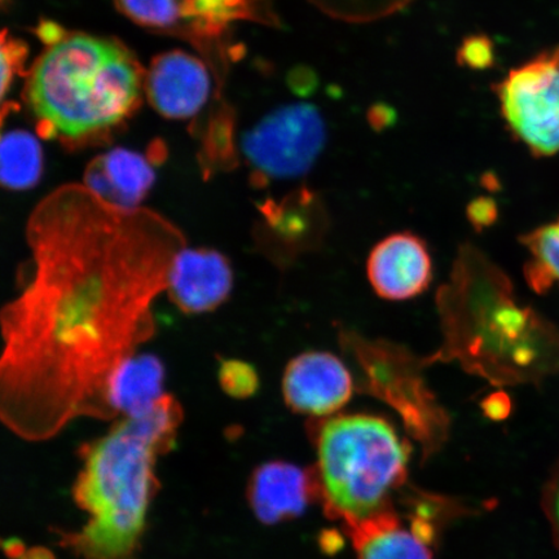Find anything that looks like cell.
Masks as SVG:
<instances>
[{
  "label": "cell",
  "instance_id": "3957f363",
  "mask_svg": "<svg viewBox=\"0 0 559 559\" xmlns=\"http://www.w3.org/2000/svg\"><path fill=\"white\" fill-rule=\"evenodd\" d=\"M143 83L134 56L117 41L59 33L35 61L26 97L45 136L79 142L128 118Z\"/></svg>",
  "mask_w": 559,
  "mask_h": 559
},
{
  "label": "cell",
  "instance_id": "7a4b0ae2",
  "mask_svg": "<svg viewBox=\"0 0 559 559\" xmlns=\"http://www.w3.org/2000/svg\"><path fill=\"white\" fill-rule=\"evenodd\" d=\"M181 418L178 402L165 395L82 450L74 499L88 520L64 535L66 547L83 559H135L158 487L157 460L171 449Z\"/></svg>",
  "mask_w": 559,
  "mask_h": 559
},
{
  "label": "cell",
  "instance_id": "ffe728a7",
  "mask_svg": "<svg viewBox=\"0 0 559 559\" xmlns=\"http://www.w3.org/2000/svg\"><path fill=\"white\" fill-rule=\"evenodd\" d=\"M242 0H190L187 4L188 15L206 21L209 25H218L234 17L237 5Z\"/></svg>",
  "mask_w": 559,
  "mask_h": 559
},
{
  "label": "cell",
  "instance_id": "30bf717a",
  "mask_svg": "<svg viewBox=\"0 0 559 559\" xmlns=\"http://www.w3.org/2000/svg\"><path fill=\"white\" fill-rule=\"evenodd\" d=\"M233 284V269L219 251L185 248L175 257L167 290L180 311L201 313L225 302Z\"/></svg>",
  "mask_w": 559,
  "mask_h": 559
},
{
  "label": "cell",
  "instance_id": "e0dca14e",
  "mask_svg": "<svg viewBox=\"0 0 559 559\" xmlns=\"http://www.w3.org/2000/svg\"><path fill=\"white\" fill-rule=\"evenodd\" d=\"M118 4L130 19L152 27H169L185 11L179 0H118Z\"/></svg>",
  "mask_w": 559,
  "mask_h": 559
},
{
  "label": "cell",
  "instance_id": "d6986e66",
  "mask_svg": "<svg viewBox=\"0 0 559 559\" xmlns=\"http://www.w3.org/2000/svg\"><path fill=\"white\" fill-rule=\"evenodd\" d=\"M457 62L461 67L473 70L491 68L495 64L492 40L484 34H475L465 38L457 51Z\"/></svg>",
  "mask_w": 559,
  "mask_h": 559
},
{
  "label": "cell",
  "instance_id": "8992f818",
  "mask_svg": "<svg viewBox=\"0 0 559 559\" xmlns=\"http://www.w3.org/2000/svg\"><path fill=\"white\" fill-rule=\"evenodd\" d=\"M326 140L320 111L310 104H292L262 118L242 138V152L260 177H300L317 163Z\"/></svg>",
  "mask_w": 559,
  "mask_h": 559
},
{
  "label": "cell",
  "instance_id": "7402d4cb",
  "mask_svg": "<svg viewBox=\"0 0 559 559\" xmlns=\"http://www.w3.org/2000/svg\"><path fill=\"white\" fill-rule=\"evenodd\" d=\"M469 215L475 226H486L495 221L496 206L489 200L474 201L469 207Z\"/></svg>",
  "mask_w": 559,
  "mask_h": 559
},
{
  "label": "cell",
  "instance_id": "8fae6325",
  "mask_svg": "<svg viewBox=\"0 0 559 559\" xmlns=\"http://www.w3.org/2000/svg\"><path fill=\"white\" fill-rule=\"evenodd\" d=\"M314 498H320L314 472L284 461L258 467L250 479L251 509L265 524L297 519Z\"/></svg>",
  "mask_w": 559,
  "mask_h": 559
},
{
  "label": "cell",
  "instance_id": "ac0fdd59",
  "mask_svg": "<svg viewBox=\"0 0 559 559\" xmlns=\"http://www.w3.org/2000/svg\"><path fill=\"white\" fill-rule=\"evenodd\" d=\"M218 379L226 393L235 397H248L260 388V377L253 366L239 359L222 360Z\"/></svg>",
  "mask_w": 559,
  "mask_h": 559
},
{
  "label": "cell",
  "instance_id": "9c48e42d",
  "mask_svg": "<svg viewBox=\"0 0 559 559\" xmlns=\"http://www.w3.org/2000/svg\"><path fill=\"white\" fill-rule=\"evenodd\" d=\"M144 88L158 114L186 120L204 108L212 81L204 62L190 53L173 51L152 62Z\"/></svg>",
  "mask_w": 559,
  "mask_h": 559
},
{
  "label": "cell",
  "instance_id": "277c9868",
  "mask_svg": "<svg viewBox=\"0 0 559 559\" xmlns=\"http://www.w3.org/2000/svg\"><path fill=\"white\" fill-rule=\"evenodd\" d=\"M314 477L325 512L345 524L389 508L407 478L409 445L393 425L368 415L325 419L317 435Z\"/></svg>",
  "mask_w": 559,
  "mask_h": 559
},
{
  "label": "cell",
  "instance_id": "d4e9b609",
  "mask_svg": "<svg viewBox=\"0 0 559 559\" xmlns=\"http://www.w3.org/2000/svg\"><path fill=\"white\" fill-rule=\"evenodd\" d=\"M555 515H556V520H557L558 528H559V486H558L556 498H555Z\"/></svg>",
  "mask_w": 559,
  "mask_h": 559
},
{
  "label": "cell",
  "instance_id": "9a60e30c",
  "mask_svg": "<svg viewBox=\"0 0 559 559\" xmlns=\"http://www.w3.org/2000/svg\"><path fill=\"white\" fill-rule=\"evenodd\" d=\"M2 183L10 190H27L38 183L44 170L41 146L31 132L12 130L5 132L0 145Z\"/></svg>",
  "mask_w": 559,
  "mask_h": 559
},
{
  "label": "cell",
  "instance_id": "4fadbf2b",
  "mask_svg": "<svg viewBox=\"0 0 559 559\" xmlns=\"http://www.w3.org/2000/svg\"><path fill=\"white\" fill-rule=\"evenodd\" d=\"M345 526L358 559H435L430 543L405 528L390 508Z\"/></svg>",
  "mask_w": 559,
  "mask_h": 559
},
{
  "label": "cell",
  "instance_id": "52a82bcc",
  "mask_svg": "<svg viewBox=\"0 0 559 559\" xmlns=\"http://www.w3.org/2000/svg\"><path fill=\"white\" fill-rule=\"evenodd\" d=\"M353 391L349 370L330 353L300 354L285 369L284 400L297 414L333 415L352 400Z\"/></svg>",
  "mask_w": 559,
  "mask_h": 559
},
{
  "label": "cell",
  "instance_id": "44dd1931",
  "mask_svg": "<svg viewBox=\"0 0 559 559\" xmlns=\"http://www.w3.org/2000/svg\"><path fill=\"white\" fill-rule=\"evenodd\" d=\"M25 52L16 41L2 40V96L7 95L13 75L17 72L16 66L21 61V56Z\"/></svg>",
  "mask_w": 559,
  "mask_h": 559
},
{
  "label": "cell",
  "instance_id": "5bb4252c",
  "mask_svg": "<svg viewBox=\"0 0 559 559\" xmlns=\"http://www.w3.org/2000/svg\"><path fill=\"white\" fill-rule=\"evenodd\" d=\"M165 368L155 355L131 356L109 383V404L116 417L146 414L163 400Z\"/></svg>",
  "mask_w": 559,
  "mask_h": 559
},
{
  "label": "cell",
  "instance_id": "5b68a950",
  "mask_svg": "<svg viewBox=\"0 0 559 559\" xmlns=\"http://www.w3.org/2000/svg\"><path fill=\"white\" fill-rule=\"evenodd\" d=\"M496 95L510 132L533 155L559 152V47L510 70Z\"/></svg>",
  "mask_w": 559,
  "mask_h": 559
},
{
  "label": "cell",
  "instance_id": "603a6c76",
  "mask_svg": "<svg viewBox=\"0 0 559 559\" xmlns=\"http://www.w3.org/2000/svg\"><path fill=\"white\" fill-rule=\"evenodd\" d=\"M509 401L504 395H495L489 397L485 404L486 414L495 419H501L509 414Z\"/></svg>",
  "mask_w": 559,
  "mask_h": 559
},
{
  "label": "cell",
  "instance_id": "cb8c5ba5",
  "mask_svg": "<svg viewBox=\"0 0 559 559\" xmlns=\"http://www.w3.org/2000/svg\"><path fill=\"white\" fill-rule=\"evenodd\" d=\"M21 559H52L51 555L46 554V551L34 550L31 554H26Z\"/></svg>",
  "mask_w": 559,
  "mask_h": 559
},
{
  "label": "cell",
  "instance_id": "ba28073f",
  "mask_svg": "<svg viewBox=\"0 0 559 559\" xmlns=\"http://www.w3.org/2000/svg\"><path fill=\"white\" fill-rule=\"evenodd\" d=\"M367 274L373 290L383 299L416 298L432 282L429 249L414 234L391 235L370 251Z\"/></svg>",
  "mask_w": 559,
  "mask_h": 559
},
{
  "label": "cell",
  "instance_id": "7c38bea8",
  "mask_svg": "<svg viewBox=\"0 0 559 559\" xmlns=\"http://www.w3.org/2000/svg\"><path fill=\"white\" fill-rule=\"evenodd\" d=\"M156 173L138 152L115 148L97 157L85 173V186L122 207H138L155 185Z\"/></svg>",
  "mask_w": 559,
  "mask_h": 559
},
{
  "label": "cell",
  "instance_id": "2e32d148",
  "mask_svg": "<svg viewBox=\"0 0 559 559\" xmlns=\"http://www.w3.org/2000/svg\"><path fill=\"white\" fill-rule=\"evenodd\" d=\"M530 253L526 278L531 288L545 293L559 285V218L522 237Z\"/></svg>",
  "mask_w": 559,
  "mask_h": 559
},
{
  "label": "cell",
  "instance_id": "6da1fadb",
  "mask_svg": "<svg viewBox=\"0 0 559 559\" xmlns=\"http://www.w3.org/2000/svg\"><path fill=\"white\" fill-rule=\"evenodd\" d=\"M31 260L2 311L0 414L21 438H51L76 417L115 418L109 383L156 333L186 237L165 216L68 185L33 210Z\"/></svg>",
  "mask_w": 559,
  "mask_h": 559
}]
</instances>
